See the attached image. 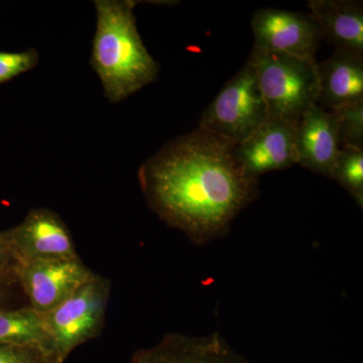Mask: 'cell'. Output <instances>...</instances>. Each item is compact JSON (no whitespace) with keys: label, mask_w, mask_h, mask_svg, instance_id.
Instances as JSON below:
<instances>
[{"label":"cell","mask_w":363,"mask_h":363,"mask_svg":"<svg viewBox=\"0 0 363 363\" xmlns=\"http://www.w3.org/2000/svg\"><path fill=\"white\" fill-rule=\"evenodd\" d=\"M269 119L255 70L247 61L203 112L198 128L238 145Z\"/></svg>","instance_id":"obj_5"},{"label":"cell","mask_w":363,"mask_h":363,"mask_svg":"<svg viewBox=\"0 0 363 363\" xmlns=\"http://www.w3.org/2000/svg\"><path fill=\"white\" fill-rule=\"evenodd\" d=\"M255 49L301 58H314L321 33L309 16L278 9H262L253 14Z\"/></svg>","instance_id":"obj_7"},{"label":"cell","mask_w":363,"mask_h":363,"mask_svg":"<svg viewBox=\"0 0 363 363\" xmlns=\"http://www.w3.org/2000/svg\"><path fill=\"white\" fill-rule=\"evenodd\" d=\"M0 344L38 348L52 362L43 314L28 305L0 310Z\"/></svg>","instance_id":"obj_14"},{"label":"cell","mask_w":363,"mask_h":363,"mask_svg":"<svg viewBox=\"0 0 363 363\" xmlns=\"http://www.w3.org/2000/svg\"><path fill=\"white\" fill-rule=\"evenodd\" d=\"M111 283L94 277L70 297L43 314L52 363H64L72 351L96 338L104 326Z\"/></svg>","instance_id":"obj_4"},{"label":"cell","mask_w":363,"mask_h":363,"mask_svg":"<svg viewBox=\"0 0 363 363\" xmlns=\"http://www.w3.org/2000/svg\"><path fill=\"white\" fill-rule=\"evenodd\" d=\"M16 286H18V284L16 272L0 276V310L9 308Z\"/></svg>","instance_id":"obj_20"},{"label":"cell","mask_w":363,"mask_h":363,"mask_svg":"<svg viewBox=\"0 0 363 363\" xmlns=\"http://www.w3.org/2000/svg\"><path fill=\"white\" fill-rule=\"evenodd\" d=\"M319 104L332 111L363 101V56L335 50L328 59L317 63Z\"/></svg>","instance_id":"obj_13"},{"label":"cell","mask_w":363,"mask_h":363,"mask_svg":"<svg viewBox=\"0 0 363 363\" xmlns=\"http://www.w3.org/2000/svg\"><path fill=\"white\" fill-rule=\"evenodd\" d=\"M0 363H52L40 350L28 346L0 344Z\"/></svg>","instance_id":"obj_18"},{"label":"cell","mask_w":363,"mask_h":363,"mask_svg":"<svg viewBox=\"0 0 363 363\" xmlns=\"http://www.w3.org/2000/svg\"><path fill=\"white\" fill-rule=\"evenodd\" d=\"M39 63V54L33 49L23 52H0V84L33 70Z\"/></svg>","instance_id":"obj_17"},{"label":"cell","mask_w":363,"mask_h":363,"mask_svg":"<svg viewBox=\"0 0 363 363\" xmlns=\"http://www.w3.org/2000/svg\"><path fill=\"white\" fill-rule=\"evenodd\" d=\"M233 143L198 128L167 143L140 167L150 209L197 245L224 238L259 195V179L241 168Z\"/></svg>","instance_id":"obj_1"},{"label":"cell","mask_w":363,"mask_h":363,"mask_svg":"<svg viewBox=\"0 0 363 363\" xmlns=\"http://www.w3.org/2000/svg\"><path fill=\"white\" fill-rule=\"evenodd\" d=\"M331 179L342 186L357 203L358 206L362 208L363 150L340 147L332 169Z\"/></svg>","instance_id":"obj_15"},{"label":"cell","mask_w":363,"mask_h":363,"mask_svg":"<svg viewBox=\"0 0 363 363\" xmlns=\"http://www.w3.org/2000/svg\"><path fill=\"white\" fill-rule=\"evenodd\" d=\"M335 117L340 147L363 150V101L330 111Z\"/></svg>","instance_id":"obj_16"},{"label":"cell","mask_w":363,"mask_h":363,"mask_svg":"<svg viewBox=\"0 0 363 363\" xmlns=\"http://www.w3.org/2000/svg\"><path fill=\"white\" fill-rule=\"evenodd\" d=\"M97 26L91 65L111 102L123 101L154 82L156 60L143 45L130 0H97Z\"/></svg>","instance_id":"obj_2"},{"label":"cell","mask_w":363,"mask_h":363,"mask_svg":"<svg viewBox=\"0 0 363 363\" xmlns=\"http://www.w3.org/2000/svg\"><path fill=\"white\" fill-rule=\"evenodd\" d=\"M130 363H253L233 350L220 334L168 333L150 347L133 353Z\"/></svg>","instance_id":"obj_10"},{"label":"cell","mask_w":363,"mask_h":363,"mask_svg":"<svg viewBox=\"0 0 363 363\" xmlns=\"http://www.w3.org/2000/svg\"><path fill=\"white\" fill-rule=\"evenodd\" d=\"M310 13L322 39L335 50L363 56V2L353 0H311Z\"/></svg>","instance_id":"obj_12"},{"label":"cell","mask_w":363,"mask_h":363,"mask_svg":"<svg viewBox=\"0 0 363 363\" xmlns=\"http://www.w3.org/2000/svg\"><path fill=\"white\" fill-rule=\"evenodd\" d=\"M295 128L296 125L281 119L269 118L235 145L234 156L252 178L292 168L297 164Z\"/></svg>","instance_id":"obj_9"},{"label":"cell","mask_w":363,"mask_h":363,"mask_svg":"<svg viewBox=\"0 0 363 363\" xmlns=\"http://www.w3.org/2000/svg\"><path fill=\"white\" fill-rule=\"evenodd\" d=\"M18 260L11 247L9 229L0 231V276L14 272Z\"/></svg>","instance_id":"obj_19"},{"label":"cell","mask_w":363,"mask_h":363,"mask_svg":"<svg viewBox=\"0 0 363 363\" xmlns=\"http://www.w3.org/2000/svg\"><path fill=\"white\" fill-rule=\"evenodd\" d=\"M9 235L18 264L79 257L65 222L45 208L30 210L20 224L9 228Z\"/></svg>","instance_id":"obj_8"},{"label":"cell","mask_w":363,"mask_h":363,"mask_svg":"<svg viewBox=\"0 0 363 363\" xmlns=\"http://www.w3.org/2000/svg\"><path fill=\"white\" fill-rule=\"evenodd\" d=\"M297 164L331 178L340 145L335 117L319 105L310 107L295 128Z\"/></svg>","instance_id":"obj_11"},{"label":"cell","mask_w":363,"mask_h":363,"mask_svg":"<svg viewBox=\"0 0 363 363\" xmlns=\"http://www.w3.org/2000/svg\"><path fill=\"white\" fill-rule=\"evenodd\" d=\"M14 272L28 306L40 314L61 304L95 274L79 257L21 262Z\"/></svg>","instance_id":"obj_6"},{"label":"cell","mask_w":363,"mask_h":363,"mask_svg":"<svg viewBox=\"0 0 363 363\" xmlns=\"http://www.w3.org/2000/svg\"><path fill=\"white\" fill-rule=\"evenodd\" d=\"M255 70L269 118L297 124L310 107L319 105L315 58H301L252 48L247 59Z\"/></svg>","instance_id":"obj_3"}]
</instances>
